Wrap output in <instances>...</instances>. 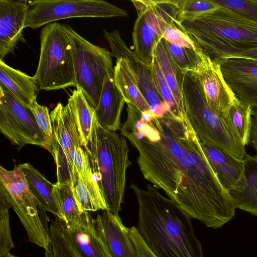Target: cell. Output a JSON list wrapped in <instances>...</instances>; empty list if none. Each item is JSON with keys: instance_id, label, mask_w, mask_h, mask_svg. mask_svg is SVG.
I'll return each instance as SVG.
<instances>
[{"instance_id": "obj_1", "label": "cell", "mask_w": 257, "mask_h": 257, "mask_svg": "<svg viewBox=\"0 0 257 257\" xmlns=\"http://www.w3.org/2000/svg\"><path fill=\"white\" fill-rule=\"evenodd\" d=\"M127 117L120 128L138 152L144 178L191 218L214 229L235 215L236 206L218 181L188 118L170 112L157 117L127 104Z\"/></svg>"}, {"instance_id": "obj_2", "label": "cell", "mask_w": 257, "mask_h": 257, "mask_svg": "<svg viewBox=\"0 0 257 257\" xmlns=\"http://www.w3.org/2000/svg\"><path fill=\"white\" fill-rule=\"evenodd\" d=\"M130 188L139 205L137 229L156 257H203L191 218L173 200L150 184L146 189L134 183Z\"/></svg>"}, {"instance_id": "obj_3", "label": "cell", "mask_w": 257, "mask_h": 257, "mask_svg": "<svg viewBox=\"0 0 257 257\" xmlns=\"http://www.w3.org/2000/svg\"><path fill=\"white\" fill-rule=\"evenodd\" d=\"M179 27L196 48L219 62L239 51L257 47V24L222 7Z\"/></svg>"}, {"instance_id": "obj_4", "label": "cell", "mask_w": 257, "mask_h": 257, "mask_svg": "<svg viewBox=\"0 0 257 257\" xmlns=\"http://www.w3.org/2000/svg\"><path fill=\"white\" fill-rule=\"evenodd\" d=\"M83 148L107 210L118 215L123 201L126 170L131 165L125 138L102 127L94 113L91 136Z\"/></svg>"}, {"instance_id": "obj_5", "label": "cell", "mask_w": 257, "mask_h": 257, "mask_svg": "<svg viewBox=\"0 0 257 257\" xmlns=\"http://www.w3.org/2000/svg\"><path fill=\"white\" fill-rule=\"evenodd\" d=\"M183 93L186 115L199 139L243 159L245 146L227 117L210 108L196 73H184Z\"/></svg>"}, {"instance_id": "obj_6", "label": "cell", "mask_w": 257, "mask_h": 257, "mask_svg": "<svg viewBox=\"0 0 257 257\" xmlns=\"http://www.w3.org/2000/svg\"><path fill=\"white\" fill-rule=\"evenodd\" d=\"M72 57L76 88L82 90L94 110L99 101L105 79L114 76L112 54L78 34L70 26L62 24Z\"/></svg>"}, {"instance_id": "obj_7", "label": "cell", "mask_w": 257, "mask_h": 257, "mask_svg": "<svg viewBox=\"0 0 257 257\" xmlns=\"http://www.w3.org/2000/svg\"><path fill=\"white\" fill-rule=\"evenodd\" d=\"M40 38V57L34 75L39 89L52 90L76 87L73 59L62 24L54 22L45 25Z\"/></svg>"}, {"instance_id": "obj_8", "label": "cell", "mask_w": 257, "mask_h": 257, "mask_svg": "<svg viewBox=\"0 0 257 257\" xmlns=\"http://www.w3.org/2000/svg\"><path fill=\"white\" fill-rule=\"evenodd\" d=\"M138 14L132 32L134 51L146 64L151 66L154 52L163 38V30L178 22V0H133Z\"/></svg>"}, {"instance_id": "obj_9", "label": "cell", "mask_w": 257, "mask_h": 257, "mask_svg": "<svg viewBox=\"0 0 257 257\" xmlns=\"http://www.w3.org/2000/svg\"><path fill=\"white\" fill-rule=\"evenodd\" d=\"M0 190L5 193L18 216L29 241L47 249L50 244L48 229L42 222L39 205L29 189L20 164L12 170L0 166Z\"/></svg>"}, {"instance_id": "obj_10", "label": "cell", "mask_w": 257, "mask_h": 257, "mask_svg": "<svg viewBox=\"0 0 257 257\" xmlns=\"http://www.w3.org/2000/svg\"><path fill=\"white\" fill-rule=\"evenodd\" d=\"M53 138L49 152L56 165L58 183L74 184L77 171L75 159L84 152L69 103L58 102L50 113Z\"/></svg>"}, {"instance_id": "obj_11", "label": "cell", "mask_w": 257, "mask_h": 257, "mask_svg": "<svg viewBox=\"0 0 257 257\" xmlns=\"http://www.w3.org/2000/svg\"><path fill=\"white\" fill-rule=\"evenodd\" d=\"M24 28L37 29L62 19L77 17H126V11L102 0L28 1Z\"/></svg>"}, {"instance_id": "obj_12", "label": "cell", "mask_w": 257, "mask_h": 257, "mask_svg": "<svg viewBox=\"0 0 257 257\" xmlns=\"http://www.w3.org/2000/svg\"><path fill=\"white\" fill-rule=\"evenodd\" d=\"M0 132L20 148L31 144L49 150L46 138L30 109L1 86Z\"/></svg>"}, {"instance_id": "obj_13", "label": "cell", "mask_w": 257, "mask_h": 257, "mask_svg": "<svg viewBox=\"0 0 257 257\" xmlns=\"http://www.w3.org/2000/svg\"><path fill=\"white\" fill-rule=\"evenodd\" d=\"M103 36L108 43L112 57L116 59L121 58L126 61L150 109L157 117L162 116L170 112L169 107L156 87L152 65L144 63L127 46L118 30L109 32L103 30Z\"/></svg>"}, {"instance_id": "obj_14", "label": "cell", "mask_w": 257, "mask_h": 257, "mask_svg": "<svg viewBox=\"0 0 257 257\" xmlns=\"http://www.w3.org/2000/svg\"><path fill=\"white\" fill-rule=\"evenodd\" d=\"M196 74L210 108L217 114L225 116L237 96L225 80L220 63L204 53Z\"/></svg>"}, {"instance_id": "obj_15", "label": "cell", "mask_w": 257, "mask_h": 257, "mask_svg": "<svg viewBox=\"0 0 257 257\" xmlns=\"http://www.w3.org/2000/svg\"><path fill=\"white\" fill-rule=\"evenodd\" d=\"M29 9L25 0H0V60L13 53L23 35ZM4 61V60H3Z\"/></svg>"}, {"instance_id": "obj_16", "label": "cell", "mask_w": 257, "mask_h": 257, "mask_svg": "<svg viewBox=\"0 0 257 257\" xmlns=\"http://www.w3.org/2000/svg\"><path fill=\"white\" fill-rule=\"evenodd\" d=\"M64 228L80 257H111L88 211L77 222L64 223Z\"/></svg>"}, {"instance_id": "obj_17", "label": "cell", "mask_w": 257, "mask_h": 257, "mask_svg": "<svg viewBox=\"0 0 257 257\" xmlns=\"http://www.w3.org/2000/svg\"><path fill=\"white\" fill-rule=\"evenodd\" d=\"M96 228L111 257H137L135 245L118 215L102 210L94 219Z\"/></svg>"}, {"instance_id": "obj_18", "label": "cell", "mask_w": 257, "mask_h": 257, "mask_svg": "<svg viewBox=\"0 0 257 257\" xmlns=\"http://www.w3.org/2000/svg\"><path fill=\"white\" fill-rule=\"evenodd\" d=\"M200 145L218 181L228 192L242 177L243 159H239L222 149L201 141Z\"/></svg>"}, {"instance_id": "obj_19", "label": "cell", "mask_w": 257, "mask_h": 257, "mask_svg": "<svg viewBox=\"0 0 257 257\" xmlns=\"http://www.w3.org/2000/svg\"><path fill=\"white\" fill-rule=\"evenodd\" d=\"M124 103V98L114 83L113 76L107 77L95 109L98 123L110 131L116 132L120 129V116Z\"/></svg>"}, {"instance_id": "obj_20", "label": "cell", "mask_w": 257, "mask_h": 257, "mask_svg": "<svg viewBox=\"0 0 257 257\" xmlns=\"http://www.w3.org/2000/svg\"><path fill=\"white\" fill-rule=\"evenodd\" d=\"M228 193L236 208L257 216V157L246 154L242 177Z\"/></svg>"}, {"instance_id": "obj_21", "label": "cell", "mask_w": 257, "mask_h": 257, "mask_svg": "<svg viewBox=\"0 0 257 257\" xmlns=\"http://www.w3.org/2000/svg\"><path fill=\"white\" fill-rule=\"evenodd\" d=\"M0 86L27 108L37 100L39 87L34 76L14 69L1 60Z\"/></svg>"}, {"instance_id": "obj_22", "label": "cell", "mask_w": 257, "mask_h": 257, "mask_svg": "<svg viewBox=\"0 0 257 257\" xmlns=\"http://www.w3.org/2000/svg\"><path fill=\"white\" fill-rule=\"evenodd\" d=\"M20 165L23 169L29 189L39 206L44 211L53 214L63 221L62 210L53 192L54 184L30 164L24 163Z\"/></svg>"}, {"instance_id": "obj_23", "label": "cell", "mask_w": 257, "mask_h": 257, "mask_svg": "<svg viewBox=\"0 0 257 257\" xmlns=\"http://www.w3.org/2000/svg\"><path fill=\"white\" fill-rule=\"evenodd\" d=\"M154 57L159 63L165 81L171 90L180 110L187 116L183 93L184 73L172 58L164 38H162L156 47Z\"/></svg>"}, {"instance_id": "obj_24", "label": "cell", "mask_w": 257, "mask_h": 257, "mask_svg": "<svg viewBox=\"0 0 257 257\" xmlns=\"http://www.w3.org/2000/svg\"><path fill=\"white\" fill-rule=\"evenodd\" d=\"M113 78L126 104L135 106L142 112L150 109L136 78L123 58L116 59Z\"/></svg>"}, {"instance_id": "obj_25", "label": "cell", "mask_w": 257, "mask_h": 257, "mask_svg": "<svg viewBox=\"0 0 257 257\" xmlns=\"http://www.w3.org/2000/svg\"><path fill=\"white\" fill-rule=\"evenodd\" d=\"M71 187L81 212L107 210L98 185L93 178L84 179L77 172L75 181Z\"/></svg>"}, {"instance_id": "obj_26", "label": "cell", "mask_w": 257, "mask_h": 257, "mask_svg": "<svg viewBox=\"0 0 257 257\" xmlns=\"http://www.w3.org/2000/svg\"><path fill=\"white\" fill-rule=\"evenodd\" d=\"M67 102L72 110L84 147L87 145L91 136L95 110L79 88H76L72 92Z\"/></svg>"}, {"instance_id": "obj_27", "label": "cell", "mask_w": 257, "mask_h": 257, "mask_svg": "<svg viewBox=\"0 0 257 257\" xmlns=\"http://www.w3.org/2000/svg\"><path fill=\"white\" fill-rule=\"evenodd\" d=\"M48 232L50 244L45 250L46 257H80L65 230L64 221L52 220Z\"/></svg>"}, {"instance_id": "obj_28", "label": "cell", "mask_w": 257, "mask_h": 257, "mask_svg": "<svg viewBox=\"0 0 257 257\" xmlns=\"http://www.w3.org/2000/svg\"><path fill=\"white\" fill-rule=\"evenodd\" d=\"M252 109L237 96L225 115L244 146L248 143Z\"/></svg>"}, {"instance_id": "obj_29", "label": "cell", "mask_w": 257, "mask_h": 257, "mask_svg": "<svg viewBox=\"0 0 257 257\" xmlns=\"http://www.w3.org/2000/svg\"><path fill=\"white\" fill-rule=\"evenodd\" d=\"M226 81L257 78V61L242 58H230L219 62Z\"/></svg>"}, {"instance_id": "obj_30", "label": "cell", "mask_w": 257, "mask_h": 257, "mask_svg": "<svg viewBox=\"0 0 257 257\" xmlns=\"http://www.w3.org/2000/svg\"><path fill=\"white\" fill-rule=\"evenodd\" d=\"M165 41L172 58L180 70L184 73H196L203 61L204 53L197 48L180 46Z\"/></svg>"}, {"instance_id": "obj_31", "label": "cell", "mask_w": 257, "mask_h": 257, "mask_svg": "<svg viewBox=\"0 0 257 257\" xmlns=\"http://www.w3.org/2000/svg\"><path fill=\"white\" fill-rule=\"evenodd\" d=\"M53 194L56 197L64 216L65 224L77 222L82 216L83 212L78 209L70 184L56 182Z\"/></svg>"}, {"instance_id": "obj_32", "label": "cell", "mask_w": 257, "mask_h": 257, "mask_svg": "<svg viewBox=\"0 0 257 257\" xmlns=\"http://www.w3.org/2000/svg\"><path fill=\"white\" fill-rule=\"evenodd\" d=\"M219 7L212 0H178L177 20L189 21Z\"/></svg>"}, {"instance_id": "obj_33", "label": "cell", "mask_w": 257, "mask_h": 257, "mask_svg": "<svg viewBox=\"0 0 257 257\" xmlns=\"http://www.w3.org/2000/svg\"><path fill=\"white\" fill-rule=\"evenodd\" d=\"M11 207L5 193L0 190V257L10 254L11 249L14 247L9 222V210Z\"/></svg>"}, {"instance_id": "obj_34", "label": "cell", "mask_w": 257, "mask_h": 257, "mask_svg": "<svg viewBox=\"0 0 257 257\" xmlns=\"http://www.w3.org/2000/svg\"><path fill=\"white\" fill-rule=\"evenodd\" d=\"M152 65L156 87L169 107L170 113L180 119H188L187 116L184 115L180 110L173 93L165 81L159 63L154 57Z\"/></svg>"}, {"instance_id": "obj_35", "label": "cell", "mask_w": 257, "mask_h": 257, "mask_svg": "<svg viewBox=\"0 0 257 257\" xmlns=\"http://www.w3.org/2000/svg\"><path fill=\"white\" fill-rule=\"evenodd\" d=\"M226 82L242 101L257 108V78Z\"/></svg>"}, {"instance_id": "obj_36", "label": "cell", "mask_w": 257, "mask_h": 257, "mask_svg": "<svg viewBox=\"0 0 257 257\" xmlns=\"http://www.w3.org/2000/svg\"><path fill=\"white\" fill-rule=\"evenodd\" d=\"M219 6L229 9L257 24V0H212Z\"/></svg>"}, {"instance_id": "obj_37", "label": "cell", "mask_w": 257, "mask_h": 257, "mask_svg": "<svg viewBox=\"0 0 257 257\" xmlns=\"http://www.w3.org/2000/svg\"><path fill=\"white\" fill-rule=\"evenodd\" d=\"M29 108L32 112L39 127L46 138L50 146L49 151L53 138V131L49 108L46 106L38 104L37 100L30 105Z\"/></svg>"}, {"instance_id": "obj_38", "label": "cell", "mask_w": 257, "mask_h": 257, "mask_svg": "<svg viewBox=\"0 0 257 257\" xmlns=\"http://www.w3.org/2000/svg\"><path fill=\"white\" fill-rule=\"evenodd\" d=\"M178 22L167 25L163 30V38L172 44L196 48L187 35L180 29Z\"/></svg>"}, {"instance_id": "obj_39", "label": "cell", "mask_w": 257, "mask_h": 257, "mask_svg": "<svg viewBox=\"0 0 257 257\" xmlns=\"http://www.w3.org/2000/svg\"><path fill=\"white\" fill-rule=\"evenodd\" d=\"M128 233L135 245L137 257H156L144 242L137 227L128 228Z\"/></svg>"}, {"instance_id": "obj_40", "label": "cell", "mask_w": 257, "mask_h": 257, "mask_svg": "<svg viewBox=\"0 0 257 257\" xmlns=\"http://www.w3.org/2000/svg\"><path fill=\"white\" fill-rule=\"evenodd\" d=\"M248 144L252 146L256 152L257 157V108L251 110V123Z\"/></svg>"}, {"instance_id": "obj_41", "label": "cell", "mask_w": 257, "mask_h": 257, "mask_svg": "<svg viewBox=\"0 0 257 257\" xmlns=\"http://www.w3.org/2000/svg\"><path fill=\"white\" fill-rule=\"evenodd\" d=\"M230 58H246L257 61V47L239 51L230 55L226 59Z\"/></svg>"}, {"instance_id": "obj_42", "label": "cell", "mask_w": 257, "mask_h": 257, "mask_svg": "<svg viewBox=\"0 0 257 257\" xmlns=\"http://www.w3.org/2000/svg\"><path fill=\"white\" fill-rule=\"evenodd\" d=\"M4 257H17V256H15V255L10 253V254L7 255L6 256H5Z\"/></svg>"}]
</instances>
